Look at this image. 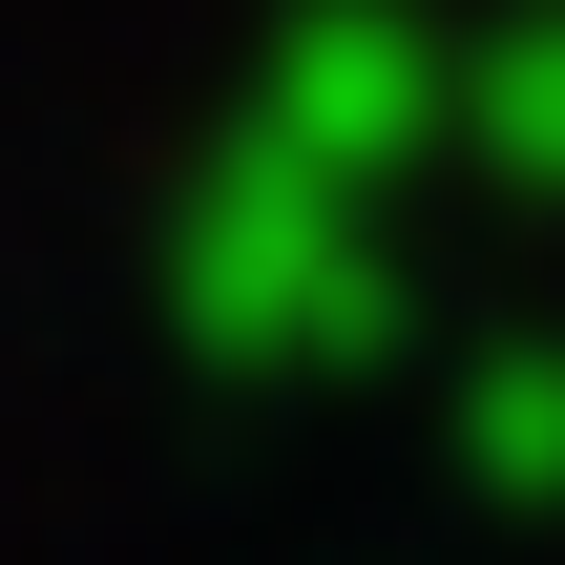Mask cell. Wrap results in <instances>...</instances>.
Returning <instances> with one entry per match:
<instances>
[{
    "instance_id": "cell-3",
    "label": "cell",
    "mask_w": 565,
    "mask_h": 565,
    "mask_svg": "<svg viewBox=\"0 0 565 565\" xmlns=\"http://www.w3.org/2000/svg\"><path fill=\"white\" fill-rule=\"evenodd\" d=\"M461 461H482V503H565V356L545 335H503L461 377Z\"/></svg>"
},
{
    "instance_id": "cell-1",
    "label": "cell",
    "mask_w": 565,
    "mask_h": 565,
    "mask_svg": "<svg viewBox=\"0 0 565 565\" xmlns=\"http://www.w3.org/2000/svg\"><path fill=\"white\" fill-rule=\"evenodd\" d=\"M356 210H377V189H335L315 147L231 126L210 189H189V231H168L189 356H231V377H335V356H377V335H398V273H377Z\"/></svg>"
},
{
    "instance_id": "cell-4",
    "label": "cell",
    "mask_w": 565,
    "mask_h": 565,
    "mask_svg": "<svg viewBox=\"0 0 565 565\" xmlns=\"http://www.w3.org/2000/svg\"><path fill=\"white\" fill-rule=\"evenodd\" d=\"M461 126H482L524 189H565V0H545V21H503V42L461 63Z\"/></svg>"
},
{
    "instance_id": "cell-2",
    "label": "cell",
    "mask_w": 565,
    "mask_h": 565,
    "mask_svg": "<svg viewBox=\"0 0 565 565\" xmlns=\"http://www.w3.org/2000/svg\"><path fill=\"white\" fill-rule=\"evenodd\" d=\"M252 126H273V147H315L335 189H398V168L461 126V63H440V21H398V0H294V21H273V84H252Z\"/></svg>"
}]
</instances>
